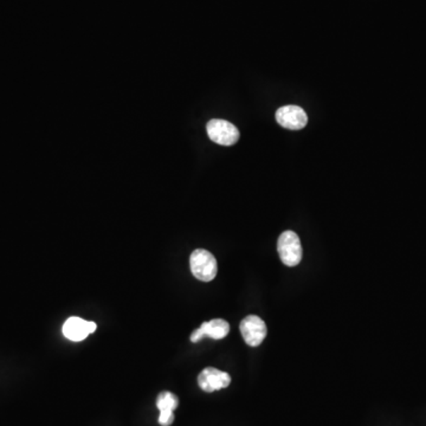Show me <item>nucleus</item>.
<instances>
[{
  "label": "nucleus",
  "instance_id": "6e6552de",
  "mask_svg": "<svg viewBox=\"0 0 426 426\" xmlns=\"http://www.w3.org/2000/svg\"><path fill=\"white\" fill-rule=\"evenodd\" d=\"M96 331L94 321H85L81 317H70L63 326V334L66 339L78 343Z\"/></svg>",
  "mask_w": 426,
  "mask_h": 426
},
{
  "label": "nucleus",
  "instance_id": "f03ea898",
  "mask_svg": "<svg viewBox=\"0 0 426 426\" xmlns=\"http://www.w3.org/2000/svg\"><path fill=\"white\" fill-rule=\"evenodd\" d=\"M277 250L284 266H296L302 259V245L297 233L285 231L277 242Z\"/></svg>",
  "mask_w": 426,
  "mask_h": 426
},
{
  "label": "nucleus",
  "instance_id": "f257e3e1",
  "mask_svg": "<svg viewBox=\"0 0 426 426\" xmlns=\"http://www.w3.org/2000/svg\"><path fill=\"white\" fill-rule=\"evenodd\" d=\"M189 266L194 276L203 282H211L218 273L215 256L204 249H197L189 257Z\"/></svg>",
  "mask_w": 426,
  "mask_h": 426
},
{
  "label": "nucleus",
  "instance_id": "1a4fd4ad",
  "mask_svg": "<svg viewBox=\"0 0 426 426\" xmlns=\"http://www.w3.org/2000/svg\"><path fill=\"white\" fill-rule=\"evenodd\" d=\"M179 405V399L174 394L165 391L158 396L157 408L160 411L159 415V424L162 426L172 425L174 422V410Z\"/></svg>",
  "mask_w": 426,
  "mask_h": 426
},
{
  "label": "nucleus",
  "instance_id": "20e7f679",
  "mask_svg": "<svg viewBox=\"0 0 426 426\" xmlns=\"http://www.w3.org/2000/svg\"><path fill=\"white\" fill-rule=\"evenodd\" d=\"M241 333L249 346L257 347L266 336V322L257 315H249L241 322Z\"/></svg>",
  "mask_w": 426,
  "mask_h": 426
},
{
  "label": "nucleus",
  "instance_id": "0eeeda50",
  "mask_svg": "<svg viewBox=\"0 0 426 426\" xmlns=\"http://www.w3.org/2000/svg\"><path fill=\"white\" fill-rule=\"evenodd\" d=\"M229 331L230 324L225 320L215 319V320L204 322L201 324V328L196 329L191 336V341L194 343H199L205 336H208L213 340H222L227 336Z\"/></svg>",
  "mask_w": 426,
  "mask_h": 426
},
{
  "label": "nucleus",
  "instance_id": "7ed1b4c3",
  "mask_svg": "<svg viewBox=\"0 0 426 426\" xmlns=\"http://www.w3.org/2000/svg\"><path fill=\"white\" fill-rule=\"evenodd\" d=\"M206 131L212 141L223 146H232L239 138V131L236 126L225 120L215 119L210 121L206 126Z\"/></svg>",
  "mask_w": 426,
  "mask_h": 426
},
{
  "label": "nucleus",
  "instance_id": "423d86ee",
  "mask_svg": "<svg viewBox=\"0 0 426 426\" xmlns=\"http://www.w3.org/2000/svg\"><path fill=\"white\" fill-rule=\"evenodd\" d=\"M230 383H231V377L229 373L217 368H205L198 377V385L205 392L222 390L229 386Z\"/></svg>",
  "mask_w": 426,
  "mask_h": 426
},
{
  "label": "nucleus",
  "instance_id": "39448f33",
  "mask_svg": "<svg viewBox=\"0 0 426 426\" xmlns=\"http://www.w3.org/2000/svg\"><path fill=\"white\" fill-rule=\"evenodd\" d=\"M276 120L283 128L290 131H300L306 127L308 117L301 107L284 106L277 110Z\"/></svg>",
  "mask_w": 426,
  "mask_h": 426
}]
</instances>
